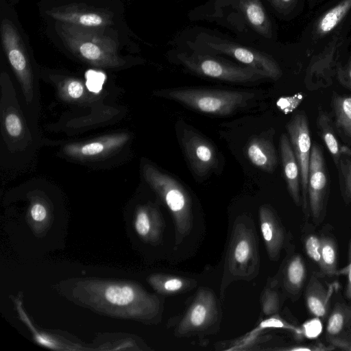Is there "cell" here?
I'll list each match as a JSON object with an SVG mask.
<instances>
[{"instance_id":"1","label":"cell","mask_w":351,"mask_h":351,"mask_svg":"<svg viewBox=\"0 0 351 351\" xmlns=\"http://www.w3.org/2000/svg\"><path fill=\"white\" fill-rule=\"evenodd\" d=\"M256 90L180 87L157 90L154 95L177 101L198 112L227 116L250 107L261 98Z\"/></svg>"},{"instance_id":"2","label":"cell","mask_w":351,"mask_h":351,"mask_svg":"<svg viewBox=\"0 0 351 351\" xmlns=\"http://www.w3.org/2000/svg\"><path fill=\"white\" fill-rule=\"evenodd\" d=\"M57 31L69 49L87 63L99 67L117 68L125 61L118 54V45L99 29L61 23Z\"/></svg>"},{"instance_id":"3","label":"cell","mask_w":351,"mask_h":351,"mask_svg":"<svg viewBox=\"0 0 351 351\" xmlns=\"http://www.w3.org/2000/svg\"><path fill=\"white\" fill-rule=\"evenodd\" d=\"M260 256L254 223L246 215L237 218L231 232L224 266L225 280H251L258 274Z\"/></svg>"},{"instance_id":"4","label":"cell","mask_w":351,"mask_h":351,"mask_svg":"<svg viewBox=\"0 0 351 351\" xmlns=\"http://www.w3.org/2000/svg\"><path fill=\"white\" fill-rule=\"evenodd\" d=\"M143 176L169 210L175 226V243L180 245L193 228L189 193L178 180L151 164L143 165Z\"/></svg>"},{"instance_id":"5","label":"cell","mask_w":351,"mask_h":351,"mask_svg":"<svg viewBox=\"0 0 351 351\" xmlns=\"http://www.w3.org/2000/svg\"><path fill=\"white\" fill-rule=\"evenodd\" d=\"M178 58L181 64L192 73L212 80L251 84L269 78L264 73L250 66L238 65L207 54L181 53Z\"/></svg>"},{"instance_id":"6","label":"cell","mask_w":351,"mask_h":351,"mask_svg":"<svg viewBox=\"0 0 351 351\" xmlns=\"http://www.w3.org/2000/svg\"><path fill=\"white\" fill-rule=\"evenodd\" d=\"M177 125L179 142L191 171L197 178H206L219 167V155L215 145L191 126Z\"/></svg>"},{"instance_id":"7","label":"cell","mask_w":351,"mask_h":351,"mask_svg":"<svg viewBox=\"0 0 351 351\" xmlns=\"http://www.w3.org/2000/svg\"><path fill=\"white\" fill-rule=\"evenodd\" d=\"M220 308L214 292L207 287H199L178 324V337L205 333L219 324Z\"/></svg>"},{"instance_id":"8","label":"cell","mask_w":351,"mask_h":351,"mask_svg":"<svg viewBox=\"0 0 351 351\" xmlns=\"http://www.w3.org/2000/svg\"><path fill=\"white\" fill-rule=\"evenodd\" d=\"M288 136L299 166L302 192V207L308 216V178L311 152L308 120L302 111L295 113L286 125Z\"/></svg>"},{"instance_id":"9","label":"cell","mask_w":351,"mask_h":351,"mask_svg":"<svg viewBox=\"0 0 351 351\" xmlns=\"http://www.w3.org/2000/svg\"><path fill=\"white\" fill-rule=\"evenodd\" d=\"M202 40L208 50L232 57L245 66L264 73L269 79L276 80L282 75L278 63L265 53L208 35H203Z\"/></svg>"},{"instance_id":"10","label":"cell","mask_w":351,"mask_h":351,"mask_svg":"<svg viewBox=\"0 0 351 351\" xmlns=\"http://www.w3.org/2000/svg\"><path fill=\"white\" fill-rule=\"evenodd\" d=\"M1 36L3 50L23 90L27 103L33 97V75L28 56L15 26L3 20Z\"/></svg>"},{"instance_id":"11","label":"cell","mask_w":351,"mask_h":351,"mask_svg":"<svg viewBox=\"0 0 351 351\" xmlns=\"http://www.w3.org/2000/svg\"><path fill=\"white\" fill-rule=\"evenodd\" d=\"M329 178L323 153L315 143L311 152L308 178L309 212L314 221L319 222L326 208Z\"/></svg>"},{"instance_id":"12","label":"cell","mask_w":351,"mask_h":351,"mask_svg":"<svg viewBox=\"0 0 351 351\" xmlns=\"http://www.w3.org/2000/svg\"><path fill=\"white\" fill-rule=\"evenodd\" d=\"M129 138L127 133L108 134L85 142L66 145L63 152L70 158L80 160L98 159L119 151Z\"/></svg>"},{"instance_id":"13","label":"cell","mask_w":351,"mask_h":351,"mask_svg":"<svg viewBox=\"0 0 351 351\" xmlns=\"http://www.w3.org/2000/svg\"><path fill=\"white\" fill-rule=\"evenodd\" d=\"M48 14L58 22L84 27L101 29L112 24V16L109 14L80 5L55 8Z\"/></svg>"},{"instance_id":"14","label":"cell","mask_w":351,"mask_h":351,"mask_svg":"<svg viewBox=\"0 0 351 351\" xmlns=\"http://www.w3.org/2000/svg\"><path fill=\"white\" fill-rule=\"evenodd\" d=\"M275 130L270 128L252 136L246 143L245 153L249 160L256 167L271 173L278 164L276 150L274 143Z\"/></svg>"},{"instance_id":"15","label":"cell","mask_w":351,"mask_h":351,"mask_svg":"<svg viewBox=\"0 0 351 351\" xmlns=\"http://www.w3.org/2000/svg\"><path fill=\"white\" fill-rule=\"evenodd\" d=\"M326 330L332 346L351 350V307L337 303L329 315Z\"/></svg>"},{"instance_id":"16","label":"cell","mask_w":351,"mask_h":351,"mask_svg":"<svg viewBox=\"0 0 351 351\" xmlns=\"http://www.w3.org/2000/svg\"><path fill=\"white\" fill-rule=\"evenodd\" d=\"M259 223L267 254L271 261L279 258L285 241L282 224L273 209L268 205L259 208Z\"/></svg>"},{"instance_id":"17","label":"cell","mask_w":351,"mask_h":351,"mask_svg":"<svg viewBox=\"0 0 351 351\" xmlns=\"http://www.w3.org/2000/svg\"><path fill=\"white\" fill-rule=\"evenodd\" d=\"M280 152L287 189L295 204L300 206L302 204L300 169L289 136L286 134L280 136Z\"/></svg>"},{"instance_id":"18","label":"cell","mask_w":351,"mask_h":351,"mask_svg":"<svg viewBox=\"0 0 351 351\" xmlns=\"http://www.w3.org/2000/svg\"><path fill=\"white\" fill-rule=\"evenodd\" d=\"M337 283L325 285L315 274H312L306 290V304L315 317H324L328 313L330 298Z\"/></svg>"},{"instance_id":"19","label":"cell","mask_w":351,"mask_h":351,"mask_svg":"<svg viewBox=\"0 0 351 351\" xmlns=\"http://www.w3.org/2000/svg\"><path fill=\"white\" fill-rule=\"evenodd\" d=\"M239 8L250 25L264 37L271 36V24L261 0H238Z\"/></svg>"},{"instance_id":"20","label":"cell","mask_w":351,"mask_h":351,"mask_svg":"<svg viewBox=\"0 0 351 351\" xmlns=\"http://www.w3.org/2000/svg\"><path fill=\"white\" fill-rule=\"evenodd\" d=\"M306 267L302 258L296 254L287 263L284 269V287L291 295L297 294L302 287L306 278Z\"/></svg>"},{"instance_id":"21","label":"cell","mask_w":351,"mask_h":351,"mask_svg":"<svg viewBox=\"0 0 351 351\" xmlns=\"http://www.w3.org/2000/svg\"><path fill=\"white\" fill-rule=\"evenodd\" d=\"M151 282L158 292L168 295L186 292L197 285L195 279L168 274L156 275Z\"/></svg>"},{"instance_id":"22","label":"cell","mask_w":351,"mask_h":351,"mask_svg":"<svg viewBox=\"0 0 351 351\" xmlns=\"http://www.w3.org/2000/svg\"><path fill=\"white\" fill-rule=\"evenodd\" d=\"M162 226V221L159 215L152 208L143 206L138 210L134 227L139 236L145 238H156L161 233Z\"/></svg>"},{"instance_id":"23","label":"cell","mask_w":351,"mask_h":351,"mask_svg":"<svg viewBox=\"0 0 351 351\" xmlns=\"http://www.w3.org/2000/svg\"><path fill=\"white\" fill-rule=\"evenodd\" d=\"M332 123L331 119L326 112H321L319 113L317 119V129L337 167L342 156L341 148L343 145H341L337 141Z\"/></svg>"},{"instance_id":"24","label":"cell","mask_w":351,"mask_h":351,"mask_svg":"<svg viewBox=\"0 0 351 351\" xmlns=\"http://www.w3.org/2000/svg\"><path fill=\"white\" fill-rule=\"evenodd\" d=\"M332 108L337 128L351 138V96L334 95Z\"/></svg>"},{"instance_id":"25","label":"cell","mask_w":351,"mask_h":351,"mask_svg":"<svg viewBox=\"0 0 351 351\" xmlns=\"http://www.w3.org/2000/svg\"><path fill=\"white\" fill-rule=\"evenodd\" d=\"M351 8V0H343L328 10L319 20L316 29L319 35H325L331 32Z\"/></svg>"},{"instance_id":"26","label":"cell","mask_w":351,"mask_h":351,"mask_svg":"<svg viewBox=\"0 0 351 351\" xmlns=\"http://www.w3.org/2000/svg\"><path fill=\"white\" fill-rule=\"evenodd\" d=\"M337 247L332 239L321 237L320 261L318 264L322 274L336 275L337 271Z\"/></svg>"},{"instance_id":"27","label":"cell","mask_w":351,"mask_h":351,"mask_svg":"<svg viewBox=\"0 0 351 351\" xmlns=\"http://www.w3.org/2000/svg\"><path fill=\"white\" fill-rule=\"evenodd\" d=\"M2 123L7 136L12 140L22 138L25 128L21 114L16 108H10L2 116Z\"/></svg>"},{"instance_id":"28","label":"cell","mask_w":351,"mask_h":351,"mask_svg":"<svg viewBox=\"0 0 351 351\" xmlns=\"http://www.w3.org/2000/svg\"><path fill=\"white\" fill-rule=\"evenodd\" d=\"M60 98L66 101L82 100L86 94L84 83L73 77H65L58 84Z\"/></svg>"},{"instance_id":"29","label":"cell","mask_w":351,"mask_h":351,"mask_svg":"<svg viewBox=\"0 0 351 351\" xmlns=\"http://www.w3.org/2000/svg\"><path fill=\"white\" fill-rule=\"evenodd\" d=\"M105 299L115 306H126L134 302L136 292L130 285H112L108 286L104 291Z\"/></svg>"},{"instance_id":"30","label":"cell","mask_w":351,"mask_h":351,"mask_svg":"<svg viewBox=\"0 0 351 351\" xmlns=\"http://www.w3.org/2000/svg\"><path fill=\"white\" fill-rule=\"evenodd\" d=\"M337 168L343 194L351 201V156H341Z\"/></svg>"},{"instance_id":"31","label":"cell","mask_w":351,"mask_h":351,"mask_svg":"<svg viewBox=\"0 0 351 351\" xmlns=\"http://www.w3.org/2000/svg\"><path fill=\"white\" fill-rule=\"evenodd\" d=\"M262 311L266 316L277 314L280 309V297L278 292L271 288L264 290L261 298Z\"/></svg>"},{"instance_id":"32","label":"cell","mask_w":351,"mask_h":351,"mask_svg":"<svg viewBox=\"0 0 351 351\" xmlns=\"http://www.w3.org/2000/svg\"><path fill=\"white\" fill-rule=\"evenodd\" d=\"M302 336L309 339L317 338L323 330V325L320 317H315L305 322L302 327Z\"/></svg>"},{"instance_id":"33","label":"cell","mask_w":351,"mask_h":351,"mask_svg":"<svg viewBox=\"0 0 351 351\" xmlns=\"http://www.w3.org/2000/svg\"><path fill=\"white\" fill-rule=\"evenodd\" d=\"M304 247L308 257L318 265L320 261L321 238L315 234L308 236Z\"/></svg>"},{"instance_id":"34","label":"cell","mask_w":351,"mask_h":351,"mask_svg":"<svg viewBox=\"0 0 351 351\" xmlns=\"http://www.w3.org/2000/svg\"><path fill=\"white\" fill-rule=\"evenodd\" d=\"M338 80L342 86L351 90V58L345 67L339 69Z\"/></svg>"},{"instance_id":"35","label":"cell","mask_w":351,"mask_h":351,"mask_svg":"<svg viewBox=\"0 0 351 351\" xmlns=\"http://www.w3.org/2000/svg\"><path fill=\"white\" fill-rule=\"evenodd\" d=\"M30 215L36 221H43L47 217L45 206L40 202L34 204L30 209Z\"/></svg>"},{"instance_id":"36","label":"cell","mask_w":351,"mask_h":351,"mask_svg":"<svg viewBox=\"0 0 351 351\" xmlns=\"http://www.w3.org/2000/svg\"><path fill=\"white\" fill-rule=\"evenodd\" d=\"M335 348L333 346H326L323 344H313V345H304L298 346L292 348H287L286 350L289 351H324V350H332Z\"/></svg>"},{"instance_id":"37","label":"cell","mask_w":351,"mask_h":351,"mask_svg":"<svg viewBox=\"0 0 351 351\" xmlns=\"http://www.w3.org/2000/svg\"><path fill=\"white\" fill-rule=\"evenodd\" d=\"M272 6L277 10L282 12L289 10L293 6L296 0H268Z\"/></svg>"},{"instance_id":"38","label":"cell","mask_w":351,"mask_h":351,"mask_svg":"<svg viewBox=\"0 0 351 351\" xmlns=\"http://www.w3.org/2000/svg\"><path fill=\"white\" fill-rule=\"evenodd\" d=\"M36 340L38 343H39L41 345H43L47 347H53L54 343L51 341V339H49L48 337H45L43 335H37L36 336Z\"/></svg>"},{"instance_id":"39","label":"cell","mask_w":351,"mask_h":351,"mask_svg":"<svg viewBox=\"0 0 351 351\" xmlns=\"http://www.w3.org/2000/svg\"><path fill=\"white\" fill-rule=\"evenodd\" d=\"M348 258V264L341 269H337L336 275H346V273L351 269V241L349 243Z\"/></svg>"},{"instance_id":"40","label":"cell","mask_w":351,"mask_h":351,"mask_svg":"<svg viewBox=\"0 0 351 351\" xmlns=\"http://www.w3.org/2000/svg\"><path fill=\"white\" fill-rule=\"evenodd\" d=\"M345 276L348 277L345 294L346 298L351 300V269H350Z\"/></svg>"},{"instance_id":"41","label":"cell","mask_w":351,"mask_h":351,"mask_svg":"<svg viewBox=\"0 0 351 351\" xmlns=\"http://www.w3.org/2000/svg\"><path fill=\"white\" fill-rule=\"evenodd\" d=\"M311 1H313V0H311Z\"/></svg>"}]
</instances>
